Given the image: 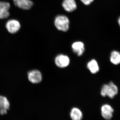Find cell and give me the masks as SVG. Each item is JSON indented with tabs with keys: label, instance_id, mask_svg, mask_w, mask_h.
I'll return each mask as SVG.
<instances>
[{
	"label": "cell",
	"instance_id": "cell-3",
	"mask_svg": "<svg viewBox=\"0 0 120 120\" xmlns=\"http://www.w3.org/2000/svg\"><path fill=\"white\" fill-rule=\"evenodd\" d=\"M70 58L69 57L64 54L58 55L55 59L56 65L61 68L68 67L70 64Z\"/></svg>",
	"mask_w": 120,
	"mask_h": 120
},
{
	"label": "cell",
	"instance_id": "cell-8",
	"mask_svg": "<svg viewBox=\"0 0 120 120\" xmlns=\"http://www.w3.org/2000/svg\"><path fill=\"white\" fill-rule=\"evenodd\" d=\"M118 88L113 82H110L107 84L106 90V96L110 98H113L118 94Z\"/></svg>",
	"mask_w": 120,
	"mask_h": 120
},
{
	"label": "cell",
	"instance_id": "cell-10",
	"mask_svg": "<svg viewBox=\"0 0 120 120\" xmlns=\"http://www.w3.org/2000/svg\"><path fill=\"white\" fill-rule=\"evenodd\" d=\"M72 49L74 52L79 56H82L85 50L84 44L81 41L74 42L72 45Z\"/></svg>",
	"mask_w": 120,
	"mask_h": 120
},
{
	"label": "cell",
	"instance_id": "cell-6",
	"mask_svg": "<svg viewBox=\"0 0 120 120\" xmlns=\"http://www.w3.org/2000/svg\"><path fill=\"white\" fill-rule=\"evenodd\" d=\"M28 79L33 83L40 82L42 80V75L40 71L34 70L30 71L28 73Z\"/></svg>",
	"mask_w": 120,
	"mask_h": 120
},
{
	"label": "cell",
	"instance_id": "cell-13",
	"mask_svg": "<svg viewBox=\"0 0 120 120\" xmlns=\"http://www.w3.org/2000/svg\"><path fill=\"white\" fill-rule=\"evenodd\" d=\"M110 60L112 64L115 65L120 64V52L116 50L112 51L110 53Z\"/></svg>",
	"mask_w": 120,
	"mask_h": 120
},
{
	"label": "cell",
	"instance_id": "cell-9",
	"mask_svg": "<svg viewBox=\"0 0 120 120\" xmlns=\"http://www.w3.org/2000/svg\"><path fill=\"white\" fill-rule=\"evenodd\" d=\"M10 107V103L6 97L0 95V114L4 115Z\"/></svg>",
	"mask_w": 120,
	"mask_h": 120
},
{
	"label": "cell",
	"instance_id": "cell-1",
	"mask_svg": "<svg viewBox=\"0 0 120 120\" xmlns=\"http://www.w3.org/2000/svg\"><path fill=\"white\" fill-rule=\"evenodd\" d=\"M54 24L58 30L65 32L68 30L69 27V20L65 16L59 15L55 19Z\"/></svg>",
	"mask_w": 120,
	"mask_h": 120
},
{
	"label": "cell",
	"instance_id": "cell-7",
	"mask_svg": "<svg viewBox=\"0 0 120 120\" xmlns=\"http://www.w3.org/2000/svg\"><path fill=\"white\" fill-rule=\"evenodd\" d=\"M101 114L103 117L106 120H110L112 117L114 109L108 104H105L101 107Z\"/></svg>",
	"mask_w": 120,
	"mask_h": 120
},
{
	"label": "cell",
	"instance_id": "cell-14",
	"mask_svg": "<svg viewBox=\"0 0 120 120\" xmlns=\"http://www.w3.org/2000/svg\"><path fill=\"white\" fill-rule=\"evenodd\" d=\"M70 116L72 120H81L82 118L83 115L80 110L74 107L71 110Z\"/></svg>",
	"mask_w": 120,
	"mask_h": 120
},
{
	"label": "cell",
	"instance_id": "cell-16",
	"mask_svg": "<svg viewBox=\"0 0 120 120\" xmlns=\"http://www.w3.org/2000/svg\"><path fill=\"white\" fill-rule=\"evenodd\" d=\"M118 24H119V26H120V17L118 18Z\"/></svg>",
	"mask_w": 120,
	"mask_h": 120
},
{
	"label": "cell",
	"instance_id": "cell-11",
	"mask_svg": "<svg viewBox=\"0 0 120 120\" xmlns=\"http://www.w3.org/2000/svg\"><path fill=\"white\" fill-rule=\"evenodd\" d=\"M62 5L64 10L68 12L75 11L77 8L75 0H64Z\"/></svg>",
	"mask_w": 120,
	"mask_h": 120
},
{
	"label": "cell",
	"instance_id": "cell-12",
	"mask_svg": "<svg viewBox=\"0 0 120 120\" xmlns=\"http://www.w3.org/2000/svg\"><path fill=\"white\" fill-rule=\"evenodd\" d=\"M88 70L92 74H95L98 72L99 70V66L97 61L93 59L87 63V65Z\"/></svg>",
	"mask_w": 120,
	"mask_h": 120
},
{
	"label": "cell",
	"instance_id": "cell-2",
	"mask_svg": "<svg viewBox=\"0 0 120 120\" xmlns=\"http://www.w3.org/2000/svg\"><path fill=\"white\" fill-rule=\"evenodd\" d=\"M5 27L8 32L12 34L17 33L21 28V24L17 20H9L6 22Z\"/></svg>",
	"mask_w": 120,
	"mask_h": 120
},
{
	"label": "cell",
	"instance_id": "cell-5",
	"mask_svg": "<svg viewBox=\"0 0 120 120\" xmlns=\"http://www.w3.org/2000/svg\"><path fill=\"white\" fill-rule=\"evenodd\" d=\"M13 1L15 6L23 10H30L34 5L31 0H13Z\"/></svg>",
	"mask_w": 120,
	"mask_h": 120
},
{
	"label": "cell",
	"instance_id": "cell-4",
	"mask_svg": "<svg viewBox=\"0 0 120 120\" xmlns=\"http://www.w3.org/2000/svg\"><path fill=\"white\" fill-rule=\"evenodd\" d=\"M11 8V4L8 2L0 1V19H7L10 15L9 10Z\"/></svg>",
	"mask_w": 120,
	"mask_h": 120
},
{
	"label": "cell",
	"instance_id": "cell-15",
	"mask_svg": "<svg viewBox=\"0 0 120 120\" xmlns=\"http://www.w3.org/2000/svg\"><path fill=\"white\" fill-rule=\"evenodd\" d=\"M94 0H81L82 2L86 5H90Z\"/></svg>",
	"mask_w": 120,
	"mask_h": 120
}]
</instances>
